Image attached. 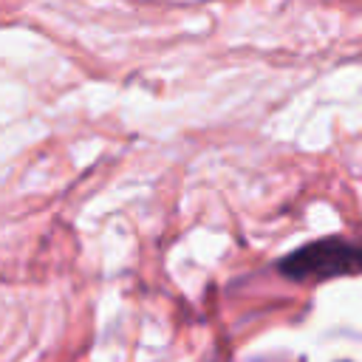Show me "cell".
Returning <instances> with one entry per match:
<instances>
[{
	"mask_svg": "<svg viewBox=\"0 0 362 362\" xmlns=\"http://www.w3.org/2000/svg\"><path fill=\"white\" fill-rule=\"evenodd\" d=\"M277 272L297 283H320L331 277L359 274L362 272V240L348 238H320L291 255L280 257Z\"/></svg>",
	"mask_w": 362,
	"mask_h": 362,
	"instance_id": "6da1fadb",
	"label": "cell"
}]
</instances>
